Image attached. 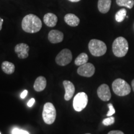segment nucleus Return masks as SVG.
Listing matches in <instances>:
<instances>
[{
  "label": "nucleus",
  "instance_id": "nucleus-1",
  "mask_svg": "<svg viewBox=\"0 0 134 134\" xmlns=\"http://www.w3.org/2000/svg\"><path fill=\"white\" fill-rule=\"evenodd\" d=\"M21 26L22 29L26 32L34 34L40 31L42 26V23L41 19L36 15L29 14L23 18Z\"/></svg>",
  "mask_w": 134,
  "mask_h": 134
},
{
  "label": "nucleus",
  "instance_id": "nucleus-2",
  "mask_svg": "<svg viewBox=\"0 0 134 134\" xmlns=\"http://www.w3.org/2000/svg\"><path fill=\"white\" fill-rule=\"evenodd\" d=\"M113 52L117 57H124L128 52V42L123 37H119L115 38L113 43Z\"/></svg>",
  "mask_w": 134,
  "mask_h": 134
},
{
  "label": "nucleus",
  "instance_id": "nucleus-3",
  "mask_svg": "<svg viewBox=\"0 0 134 134\" xmlns=\"http://www.w3.org/2000/svg\"><path fill=\"white\" fill-rule=\"evenodd\" d=\"M112 88L115 94L119 96H125L131 92V87L124 80L117 78L113 81Z\"/></svg>",
  "mask_w": 134,
  "mask_h": 134
},
{
  "label": "nucleus",
  "instance_id": "nucleus-4",
  "mask_svg": "<svg viewBox=\"0 0 134 134\" xmlns=\"http://www.w3.org/2000/svg\"><path fill=\"white\" fill-rule=\"evenodd\" d=\"M90 53L94 57L103 56L106 53L107 46L104 42L98 39H92L88 44Z\"/></svg>",
  "mask_w": 134,
  "mask_h": 134
},
{
  "label": "nucleus",
  "instance_id": "nucleus-5",
  "mask_svg": "<svg viewBox=\"0 0 134 134\" xmlns=\"http://www.w3.org/2000/svg\"><path fill=\"white\" fill-rule=\"evenodd\" d=\"M57 116V111L52 103H47L43 105L42 118L43 121L48 125L54 123Z\"/></svg>",
  "mask_w": 134,
  "mask_h": 134
},
{
  "label": "nucleus",
  "instance_id": "nucleus-6",
  "mask_svg": "<svg viewBox=\"0 0 134 134\" xmlns=\"http://www.w3.org/2000/svg\"><path fill=\"white\" fill-rule=\"evenodd\" d=\"M88 103V98L84 92L78 93L73 99V105L74 109L77 112H81L86 107Z\"/></svg>",
  "mask_w": 134,
  "mask_h": 134
},
{
  "label": "nucleus",
  "instance_id": "nucleus-7",
  "mask_svg": "<svg viewBox=\"0 0 134 134\" xmlns=\"http://www.w3.org/2000/svg\"><path fill=\"white\" fill-rule=\"evenodd\" d=\"M72 58L73 55L69 49L65 48L57 55L55 62L57 64L60 66H66L71 62Z\"/></svg>",
  "mask_w": 134,
  "mask_h": 134
},
{
  "label": "nucleus",
  "instance_id": "nucleus-8",
  "mask_svg": "<svg viewBox=\"0 0 134 134\" xmlns=\"http://www.w3.org/2000/svg\"><path fill=\"white\" fill-rule=\"evenodd\" d=\"M77 73L80 76L90 78L94 74L95 67L91 63H86L79 66L77 70Z\"/></svg>",
  "mask_w": 134,
  "mask_h": 134
},
{
  "label": "nucleus",
  "instance_id": "nucleus-9",
  "mask_svg": "<svg viewBox=\"0 0 134 134\" xmlns=\"http://www.w3.org/2000/svg\"><path fill=\"white\" fill-rule=\"evenodd\" d=\"M97 94L100 99L103 101H108L111 98L109 87L106 84H103L99 87L97 90Z\"/></svg>",
  "mask_w": 134,
  "mask_h": 134
},
{
  "label": "nucleus",
  "instance_id": "nucleus-10",
  "mask_svg": "<svg viewBox=\"0 0 134 134\" xmlns=\"http://www.w3.org/2000/svg\"><path fill=\"white\" fill-rule=\"evenodd\" d=\"M14 51L18 55V57L21 59H24L29 56V47L27 44L24 43H18L15 47Z\"/></svg>",
  "mask_w": 134,
  "mask_h": 134
},
{
  "label": "nucleus",
  "instance_id": "nucleus-11",
  "mask_svg": "<svg viewBox=\"0 0 134 134\" xmlns=\"http://www.w3.org/2000/svg\"><path fill=\"white\" fill-rule=\"evenodd\" d=\"M63 85L64 86L65 94L64 98L65 100H69L71 99L74 94L75 91V88L74 85L71 81L68 80H65L63 82Z\"/></svg>",
  "mask_w": 134,
  "mask_h": 134
},
{
  "label": "nucleus",
  "instance_id": "nucleus-12",
  "mask_svg": "<svg viewBox=\"0 0 134 134\" xmlns=\"http://www.w3.org/2000/svg\"><path fill=\"white\" fill-rule=\"evenodd\" d=\"M63 34L58 30H52L48 35V39L52 43H58L63 41Z\"/></svg>",
  "mask_w": 134,
  "mask_h": 134
},
{
  "label": "nucleus",
  "instance_id": "nucleus-13",
  "mask_svg": "<svg viewBox=\"0 0 134 134\" xmlns=\"http://www.w3.org/2000/svg\"><path fill=\"white\" fill-rule=\"evenodd\" d=\"M57 21V16L53 13H47L43 16V23H45L46 26L50 27H53L56 26Z\"/></svg>",
  "mask_w": 134,
  "mask_h": 134
},
{
  "label": "nucleus",
  "instance_id": "nucleus-14",
  "mask_svg": "<svg viewBox=\"0 0 134 134\" xmlns=\"http://www.w3.org/2000/svg\"><path fill=\"white\" fill-rule=\"evenodd\" d=\"M64 21L68 26L71 27H76L79 25L80 20L78 16L74 14H66L64 17Z\"/></svg>",
  "mask_w": 134,
  "mask_h": 134
},
{
  "label": "nucleus",
  "instance_id": "nucleus-15",
  "mask_svg": "<svg viewBox=\"0 0 134 134\" xmlns=\"http://www.w3.org/2000/svg\"><path fill=\"white\" fill-rule=\"evenodd\" d=\"M112 0H98V8L100 13L105 14L108 13L111 6Z\"/></svg>",
  "mask_w": 134,
  "mask_h": 134
},
{
  "label": "nucleus",
  "instance_id": "nucleus-16",
  "mask_svg": "<svg viewBox=\"0 0 134 134\" xmlns=\"http://www.w3.org/2000/svg\"><path fill=\"white\" fill-rule=\"evenodd\" d=\"M47 86V80L46 78L43 76H38L36 78L34 85V88L35 91L41 92L45 90Z\"/></svg>",
  "mask_w": 134,
  "mask_h": 134
},
{
  "label": "nucleus",
  "instance_id": "nucleus-17",
  "mask_svg": "<svg viewBox=\"0 0 134 134\" xmlns=\"http://www.w3.org/2000/svg\"><path fill=\"white\" fill-rule=\"evenodd\" d=\"M1 68H2L3 72H4L5 73L8 75H11L14 72L15 66L13 63L8 61H4L1 65Z\"/></svg>",
  "mask_w": 134,
  "mask_h": 134
},
{
  "label": "nucleus",
  "instance_id": "nucleus-18",
  "mask_svg": "<svg viewBox=\"0 0 134 134\" xmlns=\"http://www.w3.org/2000/svg\"><path fill=\"white\" fill-rule=\"evenodd\" d=\"M88 56L86 53H81L78 55L75 60V64L77 66H81L88 63Z\"/></svg>",
  "mask_w": 134,
  "mask_h": 134
},
{
  "label": "nucleus",
  "instance_id": "nucleus-19",
  "mask_svg": "<svg viewBox=\"0 0 134 134\" xmlns=\"http://www.w3.org/2000/svg\"><path fill=\"white\" fill-rule=\"evenodd\" d=\"M116 3L119 6L132 9L134 6V0H116Z\"/></svg>",
  "mask_w": 134,
  "mask_h": 134
},
{
  "label": "nucleus",
  "instance_id": "nucleus-20",
  "mask_svg": "<svg viewBox=\"0 0 134 134\" xmlns=\"http://www.w3.org/2000/svg\"><path fill=\"white\" fill-rule=\"evenodd\" d=\"M127 15V10L123 8L118 11L115 15V19L118 23H121L125 19Z\"/></svg>",
  "mask_w": 134,
  "mask_h": 134
},
{
  "label": "nucleus",
  "instance_id": "nucleus-21",
  "mask_svg": "<svg viewBox=\"0 0 134 134\" xmlns=\"http://www.w3.org/2000/svg\"><path fill=\"white\" fill-rule=\"evenodd\" d=\"M115 122V118L113 116L108 117V118L104 119L103 120V124L105 126H108V125H110L113 124Z\"/></svg>",
  "mask_w": 134,
  "mask_h": 134
},
{
  "label": "nucleus",
  "instance_id": "nucleus-22",
  "mask_svg": "<svg viewBox=\"0 0 134 134\" xmlns=\"http://www.w3.org/2000/svg\"><path fill=\"white\" fill-rule=\"evenodd\" d=\"M108 107H109V112L107 114V116L108 117H110V116H112L114 114H115V109L113 107V105L111 103H109L108 104Z\"/></svg>",
  "mask_w": 134,
  "mask_h": 134
},
{
  "label": "nucleus",
  "instance_id": "nucleus-23",
  "mask_svg": "<svg viewBox=\"0 0 134 134\" xmlns=\"http://www.w3.org/2000/svg\"><path fill=\"white\" fill-rule=\"evenodd\" d=\"M108 134H124V133L120 130H112L109 132Z\"/></svg>",
  "mask_w": 134,
  "mask_h": 134
},
{
  "label": "nucleus",
  "instance_id": "nucleus-24",
  "mask_svg": "<svg viewBox=\"0 0 134 134\" xmlns=\"http://www.w3.org/2000/svg\"><path fill=\"white\" fill-rule=\"evenodd\" d=\"M27 93H28V91H27V90H24V91H23L21 94V98L22 99H24L26 97Z\"/></svg>",
  "mask_w": 134,
  "mask_h": 134
},
{
  "label": "nucleus",
  "instance_id": "nucleus-25",
  "mask_svg": "<svg viewBox=\"0 0 134 134\" xmlns=\"http://www.w3.org/2000/svg\"><path fill=\"white\" fill-rule=\"evenodd\" d=\"M35 103V99L34 98H31V99L29 100V101L27 103V105L29 107H32L33 105Z\"/></svg>",
  "mask_w": 134,
  "mask_h": 134
},
{
  "label": "nucleus",
  "instance_id": "nucleus-26",
  "mask_svg": "<svg viewBox=\"0 0 134 134\" xmlns=\"http://www.w3.org/2000/svg\"><path fill=\"white\" fill-rule=\"evenodd\" d=\"M20 129L18 127H15L12 130V134H19Z\"/></svg>",
  "mask_w": 134,
  "mask_h": 134
},
{
  "label": "nucleus",
  "instance_id": "nucleus-27",
  "mask_svg": "<svg viewBox=\"0 0 134 134\" xmlns=\"http://www.w3.org/2000/svg\"><path fill=\"white\" fill-rule=\"evenodd\" d=\"M19 134H29V133L28 132L26 131V130L20 129V131L19 132Z\"/></svg>",
  "mask_w": 134,
  "mask_h": 134
},
{
  "label": "nucleus",
  "instance_id": "nucleus-28",
  "mask_svg": "<svg viewBox=\"0 0 134 134\" xmlns=\"http://www.w3.org/2000/svg\"><path fill=\"white\" fill-rule=\"evenodd\" d=\"M3 19L1 18H0V31L2 29V26H3Z\"/></svg>",
  "mask_w": 134,
  "mask_h": 134
},
{
  "label": "nucleus",
  "instance_id": "nucleus-29",
  "mask_svg": "<svg viewBox=\"0 0 134 134\" xmlns=\"http://www.w3.org/2000/svg\"><path fill=\"white\" fill-rule=\"evenodd\" d=\"M69 1H71V2L73 3H76V2H79V1H81V0H68Z\"/></svg>",
  "mask_w": 134,
  "mask_h": 134
},
{
  "label": "nucleus",
  "instance_id": "nucleus-30",
  "mask_svg": "<svg viewBox=\"0 0 134 134\" xmlns=\"http://www.w3.org/2000/svg\"><path fill=\"white\" fill-rule=\"evenodd\" d=\"M132 90H133V91L134 92V80H133L132 81Z\"/></svg>",
  "mask_w": 134,
  "mask_h": 134
},
{
  "label": "nucleus",
  "instance_id": "nucleus-31",
  "mask_svg": "<svg viewBox=\"0 0 134 134\" xmlns=\"http://www.w3.org/2000/svg\"><path fill=\"white\" fill-rule=\"evenodd\" d=\"M86 134H91V133H86Z\"/></svg>",
  "mask_w": 134,
  "mask_h": 134
},
{
  "label": "nucleus",
  "instance_id": "nucleus-32",
  "mask_svg": "<svg viewBox=\"0 0 134 134\" xmlns=\"http://www.w3.org/2000/svg\"><path fill=\"white\" fill-rule=\"evenodd\" d=\"M0 134H1V132H0Z\"/></svg>",
  "mask_w": 134,
  "mask_h": 134
}]
</instances>
